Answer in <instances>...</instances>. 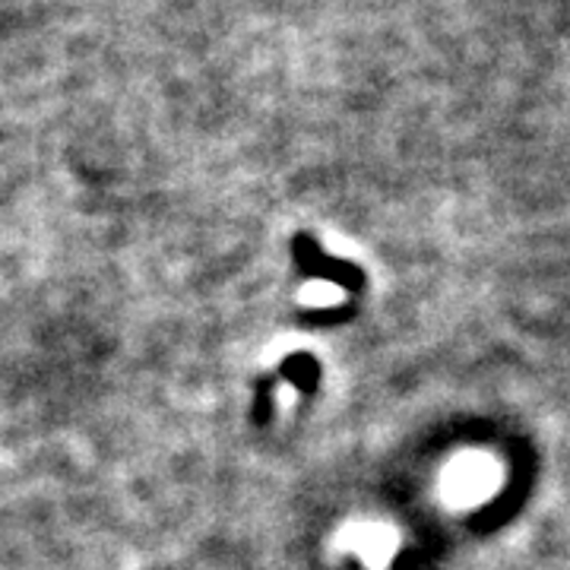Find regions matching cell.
Here are the masks:
<instances>
[{"mask_svg":"<svg viewBox=\"0 0 570 570\" xmlns=\"http://www.w3.org/2000/svg\"><path fill=\"white\" fill-rule=\"evenodd\" d=\"M498 485V466L489 456H463L448 472V498L453 504H475Z\"/></svg>","mask_w":570,"mask_h":570,"instance_id":"obj_1","label":"cell"},{"mask_svg":"<svg viewBox=\"0 0 570 570\" xmlns=\"http://www.w3.org/2000/svg\"><path fill=\"white\" fill-rule=\"evenodd\" d=\"M305 298L314 305H333V302H340V292L333 285H307Z\"/></svg>","mask_w":570,"mask_h":570,"instance_id":"obj_2","label":"cell"}]
</instances>
